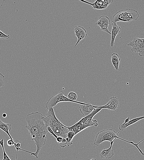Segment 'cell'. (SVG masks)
<instances>
[{
  "label": "cell",
  "mask_w": 144,
  "mask_h": 160,
  "mask_svg": "<svg viewBox=\"0 0 144 160\" xmlns=\"http://www.w3.org/2000/svg\"><path fill=\"white\" fill-rule=\"evenodd\" d=\"M9 34H6L0 30V39L3 40L8 39L10 38Z\"/></svg>",
  "instance_id": "7402d4cb"
},
{
  "label": "cell",
  "mask_w": 144,
  "mask_h": 160,
  "mask_svg": "<svg viewBox=\"0 0 144 160\" xmlns=\"http://www.w3.org/2000/svg\"><path fill=\"white\" fill-rule=\"evenodd\" d=\"M114 140L110 142V146L108 149H104L99 154L100 158L102 159L111 158L114 155V151L112 150V146Z\"/></svg>",
  "instance_id": "5bb4252c"
},
{
  "label": "cell",
  "mask_w": 144,
  "mask_h": 160,
  "mask_svg": "<svg viewBox=\"0 0 144 160\" xmlns=\"http://www.w3.org/2000/svg\"><path fill=\"white\" fill-rule=\"evenodd\" d=\"M81 2L90 5L92 8L96 10H103L106 9L110 4L112 3L113 0H95L93 3L88 2L85 0H80Z\"/></svg>",
  "instance_id": "ba28073f"
},
{
  "label": "cell",
  "mask_w": 144,
  "mask_h": 160,
  "mask_svg": "<svg viewBox=\"0 0 144 160\" xmlns=\"http://www.w3.org/2000/svg\"><path fill=\"white\" fill-rule=\"evenodd\" d=\"M47 129L48 132H49L52 135H53L55 138H56L57 137L53 131L50 128L49 126H48Z\"/></svg>",
  "instance_id": "d4e9b609"
},
{
  "label": "cell",
  "mask_w": 144,
  "mask_h": 160,
  "mask_svg": "<svg viewBox=\"0 0 144 160\" xmlns=\"http://www.w3.org/2000/svg\"><path fill=\"white\" fill-rule=\"evenodd\" d=\"M0 144L2 146L3 151V157L0 158V160H11L10 157L6 154L5 150L4 147V139L2 138L0 141Z\"/></svg>",
  "instance_id": "ffe728a7"
},
{
  "label": "cell",
  "mask_w": 144,
  "mask_h": 160,
  "mask_svg": "<svg viewBox=\"0 0 144 160\" xmlns=\"http://www.w3.org/2000/svg\"><path fill=\"white\" fill-rule=\"evenodd\" d=\"M79 107L82 114L86 116L89 115L95 109L99 108V106L92 105L90 102L86 101L80 104Z\"/></svg>",
  "instance_id": "9c48e42d"
},
{
  "label": "cell",
  "mask_w": 144,
  "mask_h": 160,
  "mask_svg": "<svg viewBox=\"0 0 144 160\" xmlns=\"http://www.w3.org/2000/svg\"><path fill=\"white\" fill-rule=\"evenodd\" d=\"M130 117H128L127 118H126L124 121V123H126L128 122L129 121Z\"/></svg>",
  "instance_id": "484cf974"
},
{
  "label": "cell",
  "mask_w": 144,
  "mask_h": 160,
  "mask_svg": "<svg viewBox=\"0 0 144 160\" xmlns=\"http://www.w3.org/2000/svg\"><path fill=\"white\" fill-rule=\"evenodd\" d=\"M144 39L134 37L133 40L130 42L127 45L132 47L131 50L133 52H137L140 56H144Z\"/></svg>",
  "instance_id": "52a82bcc"
},
{
  "label": "cell",
  "mask_w": 144,
  "mask_h": 160,
  "mask_svg": "<svg viewBox=\"0 0 144 160\" xmlns=\"http://www.w3.org/2000/svg\"><path fill=\"white\" fill-rule=\"evenodd\" d=\"M139 17L137 11L132 9L121 10L116 13L113 16L112 22L119 21L130 22L132 20H137Z\"/></svg>",
  "instance_id": "5b68a950"
},
{
  "label": "cell",
  "mask_w": 144,
  "mask_h": 160,
  "mask_svg": "<svg viewBox=\"0 0 144 160\" xmlns=\"http://www.w3.org/2000/svg\"><path fill=\"white\" fill-rule=\"evenodd\" d=\"M74 133L72 131H68L67 135V137L65 138L68 144V146L72 144V140L75 136Z\"/></svg>",
  "instance_id": "d6986e66"
},
{
  "label": "cell",
  "mask_w": 144,
  "mask_h": 160,
  "mask_svg": "<svg viewBox=\"0 0 144 160\" xmlns=\"http://www.w3.org/2000/svg\"><path fill=\"white\" fill-rule=\"evenodd\" d=\"M0 129L7 134L10 139L13 138L10 134L9 131L11 129V124L9 123H5L1 120L0 117Z\"/></svg>",
  "instance_id": "2e32d148"
},
{
  "label": "cell",
  "mask_w": 144,
  "mask_h": 160,
  "mask_svg": "<svg viewBox=\"0 0 144 160\" xmlns=\"http://www.w3.org/2000/svg\"><path fill=\"white\" fill-rule=\"evenodd\" d=\"M74 31L75 35L78 38L77 41L75 46H76L80 41L87 37V34L86 30L80 26H75Z\"/></svg>",
  "instance_id": "8fae6325"
},
{
  "label": "cell",
  "mask_w": 144,
  "mask_h": 160,
  "mask_svg": "<svg viewBox=\"0 0 144 160\" xmlns=\"http://www.w3.org/2000/svg\"><path fill=\"white\" fill-rule=\"evenodd\" d=\"M67 98L71 100L76 101L77 98V95L74 92H70L68 94Z\"/></svg>",
  "instance_id": "44dd1931"
},
{
  "label": "cell",
  "mask_w": 144,
  "mask_h": 160,
  "mask_svg": "<svg viewBox=\"0 0 144 160\" xmlns=\"http://www.w3.org/2000/svg\"><path fill=\"white\" fill-rule=\"evenodd\" d=\"M15 142L14 143V146L15 149L17 150V153H16V159L15 160H17V154H18V152L19 150H23L25 151L26 152L28 153H30L31 155H33L34 156V153H33L31 152L25 150H23V149L21 148H20L21 146L22 145V144L20 142L19 140H18L17 142V140H14Z\"/></svg>",
  "instance_id": "ac0fdd59"
},
{
  "label": "cell",
  "mask_w": 144,
  "mask_h": 160,
  "mask_svg": "<svg viewBox=\"0 0 144 160\" xmlns=\"http://www.w3.org/2000/svg\"><path fill=\"white\" fill-rule=\"evenodd\" d=\"M44 122L46 127L49 126L57 137L64 138L67 137L68 129L57 118L53 107L48 110Z\"/></svg>",
  "instance_id": "7a4b0ae2"
},
{
  "label": "cell",
  "mask_w": 144,
  "mask_h": 160,
  "mask_svg": "<svg viewBox=\"0 0 144 160\" xmlns=\"http://www.w3.org/2000/svg\"><path fill=\"white\" fill-rule=\"evenodd\" d=\"M102 109L100 107L95 108L89 115L82 118L74 125L70 127L67 126L68 131H72L76 135L88 127L93 126H97L98 125L97 121L96 119H93V118Z\"/></svg>",
  "instance_id": "3957f363"
},
{
  "label": "cell",
  "mask_w": 144,
  "mask_h": 160,
  "mask_svg": "<svg viewBox=\"0 0 144 160\" xmlns=\"http://www.w3.org/2000/svg\"><path fill=\"white\" fill-rule=\"evenodd\" d=\"M111 60L115 70H118L120 61L119 55L116 53H113L111 54Z\"/></svg>",
  "instance_id": "e0dca14e"
},
{
  "label": "cell",
  "mask_w": 144,
  "mask_h": 160,
  "mask_svg": "<svg viewBox=\"0 0 144 160\" xmlns=\"http://www.w3.org/2000/svg\"><path fill=\"white\" fill-rule=\"evenodd\" d=\"M2 116L3 118H6L7 116V114L6 113H3L2 115Z\"/></svg>",
  "instance_id": "4316f807"
},
{
  "label": "cell",
  "mask_w": 144,
  "mask_h": 160,
  "mask_svg": "<svg viewBox=\"0 0 144 160\" xmlns=\"http://www.w3.org/2000/svg\"><path fill=\"white\" fill-rule=\"evenodd\" d=\"M90 160H96V159L95 158H92L90 159Z\"/></svg>",
  "instance_id": "83f0119b"
},
{
  "label": "cell",
  "mask_w": 144,
  "mask_h": 160,
  "mask_svg": "<svg viewBox=\"0 0 144 160\" xmlns=\"http://www.w3.org/2000/svg\"><path fill=\"white\" fill-rule=\"evenodd\" d=\"M119 132L116 134L115 131L111 129L103 130L97 133L95 139L94 144L96 146H99L104 141H109L111 142L115 139L118 138L134 146L138 149L140 154L142 155H144V153L138 146V145L142 142L144 139L138 143H135L132 141H129L118 137L117 135Z\"/></svg>",
  "instance_id": "277c9868"
},
{
  "label": "cell",
  "mask_w": 144,
  "mask_h": 160,
  "mask_svg": "<svg viewBox=\"0 0 144 160\" xmlns=\"http://www.w3.org/2000/svg\"><path fill=\"white\" fill-rule=\"evenodd\" d=\"M76 102L79 104L83 103L70 100L64 95V92L63 91H60L56 95L52 96L49 98L46 103V107L47 109L48 110L50 108H53L59 102Z\"/></svg>",
  "instance_id": "8992f818"
},
{
  "label": "cell",
  "mask_w": 144,
  "mask_h": 160,
  "mask_svg": "<svg viewBox=\"0 0 144 160\" xmlns=\"http://www.w3.org/2000/svg\"><path fill=\"white\" fill-rule=\"evenodd\" d=\"M144 118V116H142L135 118H134L130 120H129L126 123H121L119 126V129L120 130H123L126 129L128 126L132 125L139 120L143 119Z\"/></svg>",
  "instance_id": "9a60e30c"
},
{
  "label": "cell",
  "mask_w": 144,
  "mask_h": 160,
  "mask_svg": "<svg viewBox=\"0 0 144 160\" xmlns=\"http://www.w3.org/2000/svg\"><path fill=\"white\" fill-rule=\"evenodd\" d=\"M111 25L112 30L111 33V39L110 46L111 47H112L115 44V40L116 36L121 31V27L118 26L116 22H112Z\"/></svg>",
  "instance_id": "4fadbf2b"
},
{
  "label": "cell",
  "mask_w": 144,
  "mask_h": 160,
  "mask_svg": "<svg viewBox=\"0 0 144 160\" xmlns=\"http://www.w3.org/2000/svg\"><path fill=\"white\" fill-rule=\"evenodd\" d=\"M119 106V101L118 99L115 96H113L111 98L107 103L99 106L102 109H107L109 110H114L117 109Z\"/></svg>",
  "instance_id": "7c38bea8"
},
{
  "label": "cell",
  "mask_w": 144,
  "mask_h": 160,
  "mask_svg": "<svg viewBox=\"0 0 144 160\" xmlns=\"http://www.w3.org/2000/svg\"><path fill=\"white\" fill-rule=\"evenodd\" d=\"M14 140L13 139H10L7 141L6 143L7 145L11 147L14 146Z\"/></svg>",
  "instance_id": "cb8c5ba5"
},
{
  "label": "cell",
  "mask_w": 144,
  "mask_h": 160,
  "mask_svg": "<svg viewBox=\"0 0 144 160\" xmlns=\"http://www.w3.org/2000/svg\"><path fill=\"white\" fill-rule=\"evenodd\" d=\"M110 22V20L106 16L103 15L100 16L95 23V25L99 26L101 28V30L111 35L108 30V27Z\"/></svg>",
  "instance_id": "30bf717a"
},
{
  "label": "cell",
  "mask_w": 144,
  "mask_h": 160,
  "mask_svg": "<svg viewBox=\"0 0 144 160\" xmlns=\"http://www.w3.org/2000/svg\"><path fill=\"white\" fill-rule=\"evenodd\" d=\"M5 80V76L0 73V88L4 86Z\"/></svg>",
  "instance_id": "603a6c76"
},
{
  "label": "cell",
  "mask_w": 144,
  "mask_h": 160,
  "mask_svg": "<svg viewBox=\"0 0 144 160\" xmlns=\"http://www.w3.org/2000/svg\"><path fill=\"white\" fill-rule=\"evenodd\" d=\"M44 118L41 113L37 112L29 114L25 118L28 124L25 127L29 130L32 140L35 141L37 146L34 156L37 158L42 148L46 143V135L48 132L45 125Z\"/></svg>",
  "instance_id": "6da1fadb"
}]
</instances>
